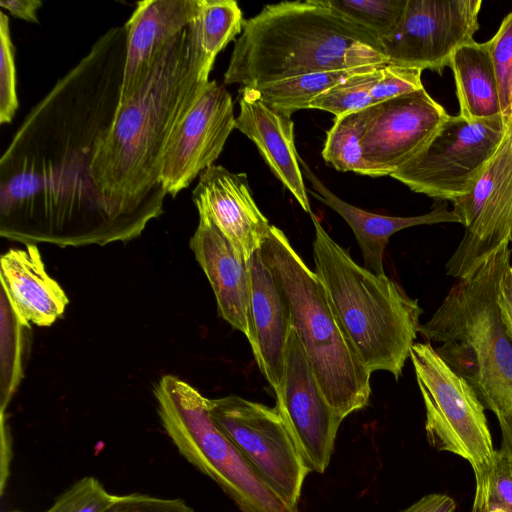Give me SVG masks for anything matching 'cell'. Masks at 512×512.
Here are the masks:
<instances>
[{
  "label": "cell",
  "instance_id": "20",
  "mask_svg": "<svg viewBox=\"0 0 512 512\" xmlns=\"http://www.w3.org/2000/svg\"><path fill=\"white\" fill-rule=\"evenodd\" d=\"M0 276L1 290L23 324L48 327L65 312L69 299L46 271L37 245L2 254Z\"/></svg>",
  "mask_w": 512,
  "mask_h": 512
},
{
  "label": "cell",
  "instance_id": "30",
  "mask_svg": "<svg viewBox=\"0 0 512 512\" xmlns=\"http://www.w3.org/2000/svg\"><path fill=\"white\" fill-rule=\"evenodd\" d=\"M98 479L86 476L66 489L45 512H105L119 499Z\"/></svg>",
  "mask_w": 512,
  "mask_h": 512
},
{
  "label": "cell",
  "instance_id": "21",
  "mask_svg": "<svg viewBox=\"0 0 512 512\" xmlns=\"http://www.w3.org/2000/svg\"><path fill=\"white\" fill-rule=\"evenodd\" d=\"M299 162L303 175L312 187L308 193L330 207L348 223L361 249L365 267L376 275H386L383 256L388 241L394 233L418 225L460 223L456 212L453 209L449 210L444 201H438L429 212L417 216H386L368 212L340 199L322 183L301 157Z\"/></svg>",
  "mask_w": 512,
  "mask_h": 512
},
{
  "label": "cell",
  "instance_id": "9",
  "mask_svg": "<svg viewBox=\"0 0 512 512\" xmlns=\"http://www.w3.org/2000/svg\"><path fill=\"white\" fill-rule=\"evenodd\" d=\"M509 126L504 116L468 120L449 115L428 144L390 177L415 193L453 203L470 192Z\"/></svg>",
  "mask_w": 512,
  "mask_h": 512
},
{
  "label": "cell",
  "instance_id": "31",
  "mask_svg": "<svg viewBox=\"0 0 512 512\" xmlns=\"http://www.w3.org/2000/svg\"><path fill=\"white\" fill-rule=\"evenodd\" d=\"M500 429L501 446L495 452L486 485L480 494L475 495L473 504L491 499L512 512V428L502 426Z\"/></svg>",
  "mask_w": 512,
  "mask_h": 512
},
{
  "label": "cell",
  "instance_id": "11",
  "mask_svg": "<svg viewBox=\"0 0 512 512\" xmlns=\"http://www.w3.org/2000/svg\"><path fill=\"white\" fill-rule=\"evenodd\" d=\"M481 6V0H407L399 23L380 41L388 64L442 74L474 40Z\"/></svg>",
  "mask_w": 512,
  "mask_h": 512
},
{
  "label": "cell",
  "instance_id": "28",
  "mask_svg": "<svg viewBox=\"0 0 512 512\" xmlns=\"http://www.w3.org/2000/svg\"><path fill=\"white\" fill-rule=\"evenodd\" d=\"M512 153L509 131L494 158L486 166L468 194L453 202V210L464 229L471 226L482 213L497 186L509 176Z\"/></svg>",
  "mask_w": 512,
  "mask_h": 512
},
{
  "label": "cell",
  "instance_id": "32",
  "mask_svg": "<svg viewBox=\"0 0 512 512\" xmlns=\"http://www.w3.org/2000/svg\"><path fill=\"white\" fill-rule=\"evenodd\" d=\"M0 124L11 123L19 101L17 96L15 47L10 34L9 17L0 12Z\"/></svg>",
  "mask_w": 512,
  "mask_h": 512
},
{
  "label": "cell",
  "instance_id": "17",
  "mask_svg": "<svg viewBox=\"0 0 512 512\" xmlns=\"http://www.w3.org/2000/svg\"><path fill=\"white\" fill-rule=\"evenodd\" d=\"M189 245L211 285L219 316L250 341V259L205 218H199Z\"/></svg>",
  "mask_w": 512,
  "mask_h": 512
},
{
  "label": "cell",
  "instance_id": "27",
  "mask_svg": "<svg viewBox=\"0 0 512 512\" xmlns=\"http://www.w3.org/2000/svg\"><path fill=\"white\" fill-rule=\"evenodd\" d=\"M359 25L379 41L399 23L407 0H317Z\"/></svg>",
  "mask_w": 512,
  "mask_h": 512
},
{
  "label": "cell",
  "instance_id": "14",
  "mask_svg": "<svg viewBox=\"0 0 512 512\" xmlns=\"http://www.w3.org/2000/svg\"><path fill=\"white\" fill-rule=\"evenodd\" d=\"M276 395V408L307 466L327 469L342 418L325 399L303 346L291 332L285 371Z\"/></svg>",
  "mask_w": 512,
  "mask_h": 512
},
{
  "label": "cell",
  "instance_id": "25",
  "mask_svg": "<svg viewBox=\"0 0 512 512\" xmlns=\"http://www.w3.org/2000/svg\"><path fill=\"white\" fill-rule=\"evenodd\" d=\"M376 66L383 65L307 73L252 88L268 105L293 114L300 109H309L314 98L344 79Z\"/></svg>",
  "mask_w": 512,
  "mask_h": 512
},
{
  "label": "cell",
  "instance_id": "36",
  "mask_svg": "<svg viewBox=\"0 0 512 512\" xmlns=\"http://www.w3.org/2000/svg\"><path fill=\"white\" fill-rule=\"evenodd\" d=\"M498 305L501 317L512 341V266L510 265L504 273L500 282L498 293Z\"/></svg>",
  "mask_w": 512,
  "mask_h": 512
},
{
  "label": "cell",
  "instance_id": "26",
  "mask_svg": "<svg viewBox=\"0 0 512 512\" xmlns=\"http://www.w3.org/2000/svg\"><path fill=\"white\" fill-rule=\"evenodd\" d=\"M366 125V109L335 118L322 149L324 161L337 171L362 175L364 169L361 139Z\"/></svg>",
  "mask_w": 512,
  "mask_h": 512
},
{
  "label": "cell",
  "instance_id": "16",
  "mask_svg": "<svg viewBox=\"0 0 512 512\" xmlns=\"http://www.w3.org/2000/svg\"><path fill=\"white\" fill-rule=\"evenodd\" d=\"M199 13V0H143L124 24L126 58L119 106L146 84L168 43Z\"/></svg>",
  "mask_w": 512,
  "mask_h": 512
},
{
  "label": "cell",
  "instance_id": "13",
  "mask_svg": "<svg viewBox=\"0 0 512 512\" xmlns=\"http://www.w3.org/2000/svg\"><path fill=\"white\" fill-rule=\"evenodd\" d=\"M235 119L231 94L224 85L209 81L167 141L160 174L167 195L176 197L214 165L235 129Z\"/></svg>",
  "mask_w": 512,
  "mask_h": 512
},
{
  "label": "cell",
  "instance_id": "38",
  "mask_svg": "<svg viewBox=\"0 0 512 512\" xmlns=\"http://www.w3.org/2000/svg\"><path fill=\"white\" fill-rule=\"evenodd\" d=\"M0 6L15 18L38 23L37 11L42 6L40 0H2Z\"/></svg>",
  "mask_w": 512,
  "mask_h": 512
},
{
  "label": "cell",
  "instance_id": "22",
  "mask_svg": "<svg viewBox=\"0 0 512 512\" xmlns=\"http://www.w3.org/2000/svg\"><path fill=\"white\" fill-rule=\"evenodd\" d=\"M509 123L512 153V122ZM511 241L512 169L497 186L477 220L465 228L459 245L445 265L447 275L456 279L467 275Z\"/></svg>",
  "mask_w": 512,
  "mask_h": 512
},
{
  "label": "cell",
  "instance_id": "40",
  "mask_svg": "<svg viewBox=\"0 0 512 512\" xmlns=\"http://www.w3.org/2000/svg\"><path fill=\"white\" fill-rule=\"evenodd\" d=\"M12 512H20V511H12Z\"/></svg>",
  "mask_w": 512,
  "mask_h": 512
},
{
  "label": "cell",
  "instance_id": "34",
  "mask_svg": "<svg viewBox=\"0 0 512 512\" xmlns=\"http://www.w3.org/2000/svg\"><path fill=\"white\" fill-rule=\"evenodd\" d=\"M422 70L392 64L384 65L371 91L374 104L418 91L423 87Z\"/></svg>",
  "mask_w": 512,
  "mask_h": 512
},
{
  "label": "cell",
  "instance_id": "37",
  "mask_svg": "<svg viewBox=\"0 0 512 512\" xmlns=\"http://www.w3.org/2000/svg\"><path fill=\"white\" fill-rule=\"evenodd\" d=\"M456 502L445 494H429L400 512H455Z\"/></svg>",
  "mask_w": 512,
  "mask_h": 512
},
{
  "label": "cell",
  "instance_id": "35",
  "mask_svg": "<svg viewBox=\"0 0 512 512\" xmlns=\"http://www.w3.org/2000/svg\"><path fill=\"white\" fill-rule=\"evenodd\" d=\"M105 512H195L179 498H160L133 493L120 495L116 503Z\"/></svg>",
  "mask_w": 512,
  "mask_h": 512
},
{
  "label": "cell",
  "instance_id": "23",
  "mask_svg": "<svg viewBox=\"0 0 512 512\" xmlns=\"http://www.w3.org/2000/svg\"><path fill=\"white\" fill-rule=\"evenodd\" d=\"M452 69L460 114L468 120L503 116L499 84L489 42L475 40L463 45L452 56Z\"/></svg>",
  "mask_w": 512,
  "mask_h": 512
},
{
  "label": "cell",
  "instance_id": "12",
  "mask_svg": "<svg viewBox=\"0 0 512 512\" xmlns=\"http://www.w3.org/2000/svg\"><path fill=\"white\" fill-rule=\"evenodd\" d=\"M448 117L425 88L366 108L362 175L393 174L428 144Z\"/></svg>",
  "mask_w": 512,
  "mask_h": 512
},
{
  "label": "cell",
  "instance_id": "18",
  "mask_svg": "<svg viewBox=\"0 0 512 512\" xmlns=\"http://www.w3.org/2000/svg\"><path fill=\"white\" fill-rule=\"evenodd\" d=\"M235 128L256 145L274 176L289 190L300 207L311 214L300 155L294 142L292 114L265 103L254 88L241 86Z\"/></svg>",
  "mask_w": 512,
  "mask_h": 512
},
{
  "label": "cell",
  "instance_id": "3",
  "mask_svg": "<svg viewBox=\"0 0 512 512\" xmlns=\"http://www.w3.org/2000/svg\"><path fill=\"white\" fill-rule=\"evenodd\" d=\"M388 64L381 42L317 0L265 5L245 20L224 84L256 87L291 77Z\"/></svg>",
  "mask_w": 512,
  "mask_h": 512
},
{
  "label": "cell",
  "instance_id": "39",
  "mask_svg": "<svg viewBox=\"0 0 512 512\" xmlns=\"http://www.w3.org/2000/svg\"><path fill=\"white\" fill-rule=\"evenodd\" d=\"M472 512H510L500 503L485 499L480 503L473 504Z\"/></svg>",
  "mask_w": 512,
  "mask_h": 512
},
{
  "label": "cell",
  "instance_id": "8",
  "mask_svg": "<svg viewBox=\"0 0 512 512\" xmlns=\"http://www.w3.org/2000/svg\"><path fill=\"white\" fill-rule=\"evenodd\" d=\"M410 359L425 406L429 444L467 460L475 475V495L480 494L496 452L484 406L471 385L429 343L415 342Z\"/></svg>",
  "mask_w": 512,
  "mask_h": 512
},
{
  "label": "cell",
  "instance_id": "4",
  "mask_svg": "<svg viewBox=\"0 0 512 512\" xmlns=\"http://www.w3.org/2000/svg\"><path fill=\"white\" fill-rule=\"evenodd\" d=\"M510 258L509 244H504L457 278L419 333L471 385L500 427L512 428V341L498 305Z\"/></svg>",
  "mask_w": 512,
  "mask_h": 512
},
{
  "label": "cell",
  "instance_id": "24",
  "mask_svg": "<svg viewBox=\"0 0 512 512\" xmlns=\"http://www.w3.org/2000/svg\"><path fill=\"white\" fill-rule=\"evenodd\" d=\"M245 20L234 0H199L196 48L200 79L208 83L216 56L240 35Z\"/></svg>",
  "mask_w": 512,
  "mask_h": 512
},
{
  "label": "cell",
  "instance_id": "1",
  "mask_svg": "<svg viewBox=\"0 0 512 512\" xmlns=\"http://www.w3.org/2000/svg\"><path fill=\"white\" fill-rule=\"evenodd\" d=\"M125 25L108 29L30 110L0 158V236L62 248L122 239L91 165L120 101Z\"/></svg>",
  "mask_w": 512,
  "mask_h": 512
},
{
  "label": "cell",
  "instance_id": "15",
  "mask_svg": "<svg viewBox=\"0 0 512 512\" xmlns=\"http://www.w3.org/2000/svg\"><path fill=\"white\" fill-rule=\"evenodd\" d=\"M192 200L199 218L211 221L247 259L269 235L271 224L258 208L245 173L208 167L199 175Z\"/></svg>",
  "mask_w": 512,
  "mask_h": 512
},
{
  "label": "cell",
  "instance_id": "29",
  "mask_svg": "<svg viewBox=\"0 0 512 512\" xmlns=\"http://www.w3.org/2000/svg\"><path fill=\"white\" fill-rule=\"evenodd\" d=\"M383 66L372 67L344 79L314 98L309 109L324 110L337 118L374 105L371 91Z\"/></svg>",
  "mask_w": 512,
  "mask_h": 512
},
{
  "label": "cell",
  "instance_id": "10",
  "mask_svg": "<svg viewBox=\"0 0 512 512\" xmlns=\"http://www.w3.org/2000/svg\"><path fill=\"white\" fill-rule=\"evenodd\" d=\"M210 415L258 475L281 498L298 506L311 469L277 408L229 395L210 399Z\"/></svg>",
  "mask_w": 512,
  "mask_h": 512
},
{
  "label": "cell",
  "instance_id": "7",
  "mask_svg": "<svg viewBox=\"0 0 512 512\" xmlns=\"http://www.w3.org/2000/svg\"><path fill=\"white\" fill-rule=\"evenodd\" d=\"M161 424L178 452L216 482L242 512H300L251 467L210 415V399L175 375L154 386Z\"/></svg>",
  "mask_w": 512,
  "mask_h": 512
},
{
  "label": "cell",
  "instance_id": "6",
  "mask_svg": "<svg viewBox=\"0 0 512 512\" xmlns=\"http://www.w3.org/2000/svg\"><path fill=\"white\" fill-rule=\"evenodd\" d=\"M260 254L287 298L292 327L329 405L342 419L364 408L372 373L346 334L318 274L274 225Z\"/></svg>",
  "mask_w": 512,
  "mask_h": 512
},
{
  "label": "cell",
  "instance_id": "19",
  "mask_svg": "<svg viewBox=\"0 0 512 512\" xmlns=\"http://www.w3.org/2000/svg\"><path fill=\"white\" fill-rule=\"evenodd\" d=\"M251 277L249 341L256 363L277 391L282 383L287 345L293 330L290 306L260 249L249 260Z\"/></svg>",
  "mask_w": 512,
  "mask_h": 512
},
{
  "label": "cell",
  "instance_id": "5",
  "mask_svg": "<svg viewBox=\"0 0 512 512\" xmlns=\"http://www.w3.org/2000/svg\"><path fill=\"white\" fill-rule=\"evenodd\" d=\"M310 216L315 272L346 334L370 373L386 371L398 379L419 333L423 309L387 275L356 263L313 212Z\"/></svg>",
  "mask_w": 512,
  "mask_h": 512
},
{
  "label": "cell",
  "instance_id": "33",
  "mask_svg": "<svg viewBox=\"0 0 512 512\" xmlns=\"http://www.w3.org/2000/svg\"><path fill=\"white\" fill-rule=\"evenodd\" d=\"M498 84L502 113L512 121V12L488 40Z\"/></svg>",
  "mask_w": 512,
  "mask_h": 512
},
{
  "label": "cell",
  "instance_id": "2",
  "mask_svg": "<svg viewBox=\"0 0 512 512\" xmlns=\"http://www.w3.org/2000/svg\"><path fill=\"white\" fill-rule=\"evenodd\" d=\"M206 84L199 76L195 19L168 43L139 93L118 106L91 176L122 242L139 237L163 213L164 150Z\"/></svg>",
  "mask_w": 512,
  "mask_h": 512
}]
</instances>
